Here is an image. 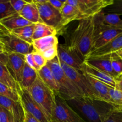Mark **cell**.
Wrapping results in <instances>:
<instances>
[{
  "instance_id": "obj_1",
  "label": "cell",
  "mask_w": 122,
  "mask_h": 122,
  "mask_svg": "<svg viewBox=\"0 0 122 122\" xmlns=\"http://www.w3.org/2000/svg\"><path fill=\"white\" fill-rule=\"evenodd\" d=\"M67 101L81 113L87 122H104L112 111L118 108L109 102L87 97H75Z\"/></svg>"
},
{
  "instance_id": "obj_2",
  "label": "cell",
  "mask_w": 122,
  "mask_h": 122,
  "mask_svg": "<svg viewBox=\"0 0 122 122\" xmlns=\"http://www.w3.org/2000/svg\"><path fill=\"white\" fill-rule=\"evenodd\" d=\"M93 17L79 20L77 26L71 35L69 46L84 60L91 51L94 36Z\"/></svg>"
},
{
  "instance_id": "obj_3",
  "label": "cell",
  "mask_w": 122,
  "mask_h": 122,
  "mask_svg": "<svg viewBox=\"0 0 122 122\" xmlns=\"http://www.w3.org/2000/svg\"><path fill=\"white\" fill-rule=\"evenodd\" d=\"M26 90L33 100L41 107L50 120L52 117L56 104V94L38 76L35 82Z\"/></svg>"
},
{
  "instance_id": "obj_4",
  "label": "cell",
  "mask_w": 122,
  "mask_h": 122,
  "mask_svg": "<svg viewBox=\"0 0 122 122\" xmlns=\"http://www.w3.org/2000/svg\"><path fill=\"white\" fill-rule=\"evenodd\" d=\"M47 65L51 69L59 86V95L66 101H68L75 97H83L81 93L64 72L57 56L52 60L47 61Z\"/></svg>"
},
{
  "instance_id": "obj_5",
  "label": "cell",
  "mask_w": 122,
  "mask_h": 122,
  "mask_svg": "<svg viewBox=\"0 0 122 122\" xmlns=\"http://www.w3.org/2000/svg\"><path fill=\"white\" fill-rule=\"evenodd\" d=\"M67 2L78 11L82 20L99 14L112 4L114 0H67Z\"/></svg>"
},
{
  "instance_id": "obj_6",
  "label": "cell",
  "mask_w": 122,
  "mask_h": 122,
  "mask_svg": "<svg viewBox=\"0 0 122 122\" xmlns=\"http://www.w3.org/2000/svg\"><path fill=\"white\" fill-rule=\"evenodd\" d=\"M0 45L7 54L17 53L24 55L33 50L32 45L11 34L8 31L0 29Z\"/></svg>"
},
{
  "instance_id": "obj_7",
  "label": "cell",
  "mask_w": 122,
  "mask_h": 122,
  "mask_svg": "<svg viewBox=\"0 0 122 122\" xmlns=\"http://www.w3.org/2000/svg\"><path fill=\"white\" fill-rule=\"evenodd\" d=\"M60 64L67 76L81 93L83 97L98 100L92 85L84 74L68 66L62 62L60 61Z\"/></svg>"
},
{
  "instance_id": "obj_8",
  "label": "cell",
  "mask_w": 122,
  "mask_h": 122,
  "mask_svg": "<svg viewBox=\"0 0 122 122\" xmlns=\"http://www.w3.org/2000/svg\"><path fill=\"white\" fill-rule=\"evenodd\" d=\"M52 120L57 122H87L59 95H56V104Z\"/></svg>"
},
{
  "instance_id": "obj_9",
  "label": "cell",
  "mask_w": 122,
  "mask_h": 122,
  "mask_svg": "<svg viewBox=\"0 0 122 122\" xmlns=\"http://www.w3.org/2000/svg\"><path fill=\"white\" fill-rule=\"evenodd\" d=\"M36 5L38 7L39 17L43 23L55 27L58 32L62 29L63 27L61 11L52 7L49 0L44 4Z\"/></svg>"
},
{
  "instance_id": "obj_10",
  "label": "cell",
  "mask_w": 122,
  "mask_h": 122,
  "mask_svg": "<svg viewBox=\"0 0 122 122\" xmlns=\"http://www.w3.org/2000/svg\"><path fill=\"white\" fill-rule=\"evenodd\" d=\"M19 95L20 102L25 110L32 114L39 122H53L45 114L41 107L33 100L26 89L21 88Z\"/></svg>"
},
{
  "instance_id": "obj_11",
  "label": "cell",
  "mask_w": 122,
  "mask_h": 122,
  "mask_svg": "<svg viewBox=\"0 0 122 122\" xmlns=\"http://www.w3.org/2000/svg\"><path fill=\"white\" fill-rule=\"evenodd\" d=\"M57 57L60 61L75 70L81 71L84 59L69 45L65 44L58 45Z\"/></svg>"
},
{
  "instance_id": "obj_12",
  "label": "cell",
  "mask_w": 122,
  "mask_h": 122,
  "mask_svg": "<svg viewBox=\"0 0 122 122\" xmlns=\"http://www.w3.org/2000/svg\"><path fill=\"white\" fill-rule=\"evenodd\" d=\"M94 27L101 30L116 28L122 29V19L118 14L101 11L93 17Z\"/></svg>"
},
{
  "instance_id": "obj_13",
  "label": "cell",
  "mask_w": 122,
  "mask_h": 122,
  "mask_svg": "<svg viewBox=\"0 0 122 122\" xmlns=\"http://www.w3.org/2000/svg\"><path fill=\"white\" fill-rule=\"evenodd\" d=\"M121 33L122 29L116 28L107 29L94 33L90 52L104 46Z\"/></svg>"
},
{
  "instance_id": "obj_14",
  "label": "cell",
  "mask_w": 122,
  "mask_h": 122,
  "mask_svg": "<svg viewBox=\"0 0 122 122\" xmlns=\"http://www.w3.org/2000/svg\"><path fill=\"white\" fill-rule=\"evenodd\" d=\"M25 63L24 55L17 53L8 54V62L7 67L19 85L22 81Z\"/></svg>"
},
{
  "instance_id": "obj_15",
  "label": "cell",
  "mask_w": 122,
  "mask_h": 122,
  "mask_svg": "<svg viewBox=\"0 0 122 122\" xmlns=\"http://www.w3.org/2000/svg\"><path fill=\"white\" fill-rule=\"evenodd\" d=\"M81 72L83 73L88 75L90 77L94 78L98 81L103 82L106 85L111 87V88H116V82L115 79L108 74L102 71L96 69L94 67L89 65L83 62L81 67Z\"/></svg>"
},
{
  "instance_id": "obj_16",
  "label": "cell",
  "mask_w": 122,
  "mask_h": 122,
  "mask_svg": "<svg viewBox=\"0 0 122 122\" xmlns=\"http://www.w3.org/2000/svg\"><path fill=\"white\" fill-rule=\"evenodd\" d=\"M84 61L96 69L108 74L115 79L117 77L111 66V54L99 57H86L84 60Z\"/></svg>"
},
{
  "instance_id": "obj_17",
  "label": "cell",
  "mask_w": 122,
  "mask_h": 122,
  "mask_svg": "<svg viewBox=\"0 0 122 122\" xmlns=\"http://www.w3.org/2000/svg\"><path fill=\"white\" fill-rule=\"evenodd\" d=\"M0 106L7 110L14 119L20 122H23L25 110L21 102L15 101L0 95Z\"/></svg>"
},
{
  "instance_id": "obj_18",
  "label": "cell",
  "mask_w": 122,
  "mask_h": 122,
  "mask_svg": "<svg viewBox=\"0 0 122 122\" xmlns=\"http://www.w3.org/2000/svg\"><path fill=\"white\" fill-rule=\"evenodd\" d=\"M122 50V33H121L104 46L89 52L85 58L89 57H99V56H106Z\"/></svg>"
},
{
  "instance_id": "obj_19",
  "label": "cell",
  "mask_w": 122,
  "mask_h": 122,
  "mask_svg": "<svg viewBox=\"0 0 122 122\" xmlns=\"http://www.w3.org/2000/svg\"><path fill=\"white\" fill-rule=\"evenodd\" d=\"M32 24L33 23L28 21L19 13H16L0 20V29L9 32L15 29L29 26Z\"/></svg>"
},
{
  "instance_id": "obj_20",
  "label": "cell",
  "mask_w": 122,
  "mask_h": 122,
  "mask_svg": "<svg viewBox=\"0 0 122 122\" xmlns=\"http://www.w3.org/2000/svg\"><path fill=\"white\" fill-rule=\"evenodd\" d=\"M84 75L92 85L98 100L111 103V99L109 94V87L110 86L100 81L90 77L86 74Z\"/></svg>"
},
{
  "instance_id": "obj_21",
  "label": "cell",
  "mask_w": 122,
  "mask_h": 122,
  "mask_svg": "<svg viewBox=\"0 0 122 122\" xmlns=\"http://www.w3.org/2000/svg\"><path fill=\"white\" fill-rule=\"evenodd\" d=\"M19 14L24 19L32 23H43L39 17L38 7L32 0L27 1L26 4Z\"/></svg>"
},
{
  "instance_id": "obj_22",
  "label": "cell",
  "mask_w": 122,
  "mask_h": 122,
  "mask_svg": "<svg viewBox=\"0 0 122 122\" xmlns=\"http://www.w3.org/2000/svg\"><path fill=\"white\" fill-rule=\"evenodd\" d=\"M58 38L57 36H49L32 41V45L33 50L42 53L54 46H58Z\"/></svg>"
},
{
  "instance_id": "obj_23",
  "label": "cell",
  "mask_w": 122,
  "mask_h": 122,
  "mask_svg": "<svg viewBox=\"0 0 122 122\" xmlns=\"http://www.w3.org/2000/svg\"><path fill=\"white\" fill-rule=\"evenodd\" d=\"M38 75L43 82L49 87L56 95L59 94V88L58 85L55 80L51 69L47 65L41 69V70L38 71Z\"/></svg>"
},
{
  "instance_id": "obj_24",
  "label": "cell",
  "mask_w": 122,
  "mask_h": 122,
  "mask_svg": "<svg viewBox=\"0 0 122 122\" xmlns=\"http://www.w3.org/2000/svg\"><path fill=\"white\" fill-rule=\"evenodd\" d=\"M0 82L19 93L21 89L20 85L14 78L8 67L2 64H0Z\"/></svg>"
},
{
  "instance_id": "obj_25",
  "label": "cell",
  "mask_w": 122,
  "mask_h": 122,
  "mask_svg": "<svg viewBox=\"0 0 122 122\" xmlns=\"http://www.w3.org/2000/svg\"><path fill=\"white\" fill-rule=\"evenodd\" d=\"M62 17V26L65 27L74 20H80L81 16L78 11L69 4H65L61 11Z\"/></svg>"
},
{
  "instance_id": "obj_26",
  "label": "cell",
  "mask_w": 122,
  "mask_h": 122,
  "mask_svg": "<svg viewBox=\"0 0 122 122\" xmlns=\"http://www.w3.org/2000/svg\"><path fill=\"white\" fill-rule=\"evenodd\" d=\"M58 31L53 27L43 23L35 24V28L32 35V41L49 36H56Z\"/></svg>"
},
{
  "instance_id": "obj_27",
  "label": "cell",
  "mask_w": 122,
  "mask_h": 122,
  "mask_svg": "<svg viewBox=\"0 0 122 122\" xmlns=\"http://www.w3.org/2000/svg\"><path fill=\"white\" fill-rule=\"evenodd\" d=\"M38 76V72L25 63L23 71L22 81L20 83L21 88L27 89L29 88L35 82Z\"/></svg>"
},
{
  "instance_id": "obj_28",
  "label": "cell",
  "mask_w": 122,
  "mask_h": 122,
  "mask_svg": "<svg viewBox=\"0 0 122 122\" xmlns=\"http://www.w3.org/2000/svg\"><path fill=\"white\" fill-rule=\"evenodd\" d=\"M34 28L35 24H32L31 25H29V26L15 29L9 31V32L19 38L21 40L32 45V35H33Z\"/></svg>"
},
{
  "instance_id": "obj_29",
  "label": "cell",
  "mask_w": 122,
  "mask_h": 122,
  "mask_svg": "<svg viewBox=\"0 0 122 122\" xmlns=\"http://www.w3.org/2000/svg\"><path fill=\"white\" fill-rule=\"evenodd\" d=\"M0 95L8 98L15 101L20 102L19 93L0 82Z\"/></svg>"
},
{
  "instance_id": "obj_30",
  "label": "cell",
  "mask_w": 122,
  "mask_h": 122,
  "mask_svg": "<svg viewBox=\"0 0 122 122\" xmlns=\"http://www.w3.org/2000/svg\"><path fill=\"white\" fill-rule=\"evenodd\" d=\"M111 63L112 70L118 76L122 74V57H121L117 52H114L111 54Z\"/></svg>"
},
{
  "instance_id": "obj_31",
  "label": "cell",
  "mask_w": 122,
  "mask_h": 122,
  "mask_svg": "<svg viewBox=\"0 0 122 122\" xmlns=\"http://www.w3.org/2000/svg\"><path fill=\"white\" fill-rule=\"evenodd\" d=\"M111 103L117 107H122V91L116 88L109 87Z\"/></svg>"
},
{
  "instance_id": "obj_32",
  "label": "cell",
  "mask_w": 122,
  "mask_h": 122,
  "mask_svg": "<svg viewBox=\"0 0 122 122\" xmlns=\"http://www.w3.org/2000/svg\"><path fill=\"white\" fill-rule=\"evenodd\" d=\"M15 13L16 12L12 7L10 0H6L0 3V20Z\"/></svg>"
},
{
  "instance_id": "obj_33",
  "label": "cell",
  "mask_w": 122,
  "mask_h": 122,
  "mask_svg": "<svg viewBox=\"0 0 122 122\" xmlns=\"http://www.w3.org/2000/svg\"><path fill=\"white\" fill-rule=\"evenodd\" d=\"M104 12L106 13H114L122 15V0L114 1L113 3L104 9Z\"/></svg>"
},
{
  "instance_id": "obj_34",
  "label": "cell",
  "mask_w": 122,
  "mask_h": 122,
  "mask_svg": "<svg viewBox=\"0 0 122 122\" xmlns=\"http://www.w3.org/2000/svg\"><path fill=\"white\" fill-rule=\"evenodd\" d=\"M104 122H122V110L119 107L115 108Z\"/></svg>"
},
{
  "instance_id": "obj_35",
  "label": "cell",
  "mask_w": 122,
  "mask_h": 122,
  "mask_svg": "<svg viewBox=\"0 0 122 122\" xmlns=\"http://www.w3.org/2000/svg\"><path fill=\"white\" fill-rule=\"evenodd\" d=\"M32 54L33 56V60L35 64L39 67L40 69H42L43 67L47 65V61L44 58L41 54L38 51H35L34 50L32 51Z\"/></svg>"
},
{
  "instance_id": "obj_36",
  "label": "cell",
  "mask_w": 122,
  "mask_h": 122,
  "mask_svg": "<svg viewBox=\"0 0 122 122\" xmlns=\"http://www.w3.org/2000/svg\"><path fill=\"white\" fill-rule=\"evenodd\" d=\"M57 47L58 46H54L51 48L48 49L41 54L47 61H51L57 56Z\"/></svg>"
},
{
  "instance_id": "obj_37",
  "label": "cell",
  "mask_w": 122,
  "mask_h": 122,
  "mask_svg": "<svg viewBox=\"0 0 122 122\" xmlns=\"http://www.w3.org/2000/svg\"><path fill=\"white\" fill-rule=\"evenodd\" d=\"M10 2L11 4L12 7L14 8L15 11L17 13H19L22 10L25 5L26 4L27 1H24V0H10Z\"/></svg>"
},
{
  "instance_id": "obj_38",
  "label": "cell",
  "mask_w": 122,
  "mask_h": 122,
  "mask_svg": "<svg viewBox=\"0 0 122 122\" xmlns=\"http://www.w3.org/2000/svg\"><path fill=\"white\" fill-rule=\"evenodd\" d=\"M13 117L8 111L0 106V122H11Z\"/></svg>"
},
{
  "instance_id": "obj_39",
  "label": "cell",
  "mask_w": 122,
  "mask_h": 122,
  "mask_svg": "<svg viewBox=\"0 0 122 122\" xmlns=\"http://www.w3.org/2000/svg\"><path fill=\"white\" fill-rule=\"evenodd\" d=\"M25 63L29 66L31 67V68L34 69L35 70L38 72V71L41 70L40 68L35 64L34 61V60H33V56H32V52L31 53H28L27 54H26L25 56Z\"/></svg>"
},
{
  "instance_id": "obj_40",
  "label": "cell",
  "mask_w": 122,
  "mask_h": 122,
  "mask_svg": "<svg viewBox=\"0 0 122 122\" xmlns=\"http://www.w3.org/2000/svg\"><path fill=\"white\" fill-rule=\"evenodd\" d=\"M67 2V0L65 1H59V0H49V2L52 7L57 9V10L61 11L62 7H63L65 4Z\"/></svg>"
},
{
  "instance_id": "obj_41",
  "label": "cell",
  "mask_w": 122,
  "mask_h": 122,
  "mask_svg": "<svg viewBox=\"0 0 122 122\" xmlns=\"http://www.w3.org/2000/svg\"><path fill=\"white\" fill-rule=\"evenodd\" d=\"M23 122H39L31 114L25 110V116H24Z\"/></svg>"
},
{
  "instance_id": "obj_42",
  "label": "cell",
  "mask_w": 122,
  "mask_h": 122,
  "mask_svg": "<svg viewBox=\"0 0 122 122\" xmlns=\"http://www.w3.org/2000/svg\"><path fill=\"white\" fill-rule=\"evenodd\" d=\"M8 62V54L6 52L0 53V64L7 66Z\"/></svg>"
},
{
  "instance_id": "obj_43",
  "label": "cell",
  "mask_w": 122,
  "mask_h": 122,
  "mask_svg": "<svg viewBox=\"0 0 122 122\" xmlns=\"http://www.w3.org/2000/svg\"><path fill=\"white\" fill-rule=\"evenodd\" d=\"M116 83H118V84H120L122 85V75H119L118 76H117L116 78Z\"/></svg>"
},
{
  "instance_id": "obj_44",
  "label": "cell",
  "mask_w": 122,
  "mask_h": 122,
  "mask_svg": "<svg viewBox=\"0 0 122 122\" xmlns=\"http://www.w3.org/2000/svg\"><path fill=\"white\" fill-rule=\"evenodd\" d=\"M116 89H118V90H120L122 91V85L120 84H118V83H116Z\"/></svg>"
},
{
  "instance_id": "obj_45",
  "label": "cell",
  "mask_w": 122,
  "mask_h": 122,
  "mask_svg": "<svg viewBox=\"0 0 122 122\" xmlns=\"http://www.w3.org/2000/svg\"><path fill=\"white\" fill-rule=\"evenodd\" d=\"M117 52V53L119 55V56H120L121 57H122V50H120V51H117V52Z\"/></svg>"
},
{
  "instance_id": "obj_46",
  "label": "cell",
  "mask_w": 122,
  "mask_h": 122,
  "mask_svg": "<svg viewBox=\"0 0 122 122\" xmlns=\"http://www.w3.org/2000/svg\"><path fill=\"white\" fill-rule=\"evenodd\" d=\"M3 52H4V51L2 47L1 46V45H0V53H3Z\"/></svg>"
},
{
  "instance_id": "obj_47",
  "label": "cell",
  "mask_w": 122,
  "mask_h": 122,
  "mask_svg": "<svg viewBox=\"0 0 122 122\" xmlns=\"http://www.w3.org/2000/svg\"><path fill=\"white\" fill-rule=\"evenodd\" d=\"M11 122H20V121H19V120H16V119H14V118L13 117V119H12Z\"/></svg>"
},
{
  "instance_id": "obj_48",
  "label": "cell",
  "mask_w": 122,
  "mask_h": 122,
  "mask_svg": "<svg viewBox=\"0 0 122 122\" xmlns=\"http://www.w3.org/2000/svg\"><path fill=\"white\" fill-rule=\"evenodd\" d=\"M6 1V0H0V3L4 2V1Z\"/></svg>"
},
{
  "instance_id": "obj_49",
  "label": "cell",
  "mask_w": 122,
  "mask_h": 122,
  "mask_svg": "<svg viewBox=\"0 0 122 122\" xmlns=\"http://www.w3.org/2000/svg\"><path fill=\"white\" fill-rule=\"evenodd\" d=\"M119 108H120V109H121V110H122V107H119Z\"/></svg>"
},
{
  "instance_id": "obj_50",
  "label": "cell",
  "mask_w": 122,
  "mask_h": 122,
  "mask_svg": "<svg viewBox=\"0 0 122 122\" xmlns=\"http://www.w3.org/2000/svg\"><path fill=\"white\" fill-rule=\"evenodd\" d=\"M53 122H55V121H53Z\"/></svg>"
}]
</instances>
